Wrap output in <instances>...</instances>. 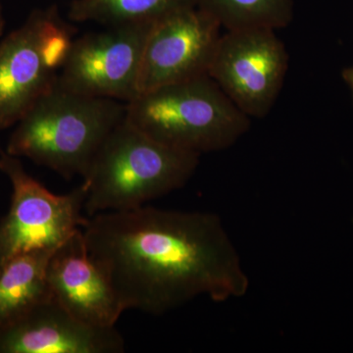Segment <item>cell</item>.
<instances>
[{
	"label": "cell",
	"instance_id": "13",
	"mask_svg": "<svg viewBox=\"0 0 353 353\" xmlns=\"http://www.w3.org/2000/svg\"><path fill=\"white\" fill-rule=\"evenodd\" d=\"M197 0H74L69 19L105 27L154 24L167 16L196 7Z\"/></svg>",
	"mask_w": 353,
	"mask_h": 353
},
{
	"label": "cell",
	"instance_id": "8",
	"mask_svg": "<svg viewBox=\"0 0 353 353\" xmlns=\"http://www.w3.org/2000/svg\"><path fill=\"white\" fill-rule=\"evenodd\" d=\"M275 32L226 31L209 69L208 75L250 119L266 117L284 85L289 54Z\"/></svg>",
	"mask_w": 353,
	"mask_h": 353
},
{
	"label": "cell",
	"instance_id": "2",
	"mask_svg": "<svg viewBox=\"0 0 353 353\" xmlns=\"http://www.w3.org/2000/svg\"><path fill=\"white\" fill-rule=\"evenodd\" d=\"M125 116L124 102L75 94L57 82L16 124L6 152L28 158L68 180L83 178Z\"/></svg>",
	"mask_w": 353,
	"mask_h": 353
},
{
	"label": "cell",
	"instance_id": "11",
	"mask_svg": "<svg viewBox=\"0 0 353 353\" xmlns=\"http://www.w3.org/2000/svg\"><path fill=\"white\" fill-rule=\"evenodd\" d=\"M48 283L52 299L85 324L116 327L125 312L108 279L88 255L83 228L51 255Z\"/></svg>",
	"mask_w": 353,
	"mask_h": 353
},
{
	"label": "cell",
	"instance_id": "3",
	"mask_svg": "<svg viewBox=\"0 0 353 353\" xmlns=\"http://www.w3.org/2000/svg\"><path fill=\"white\" fill-rule=\"evenodd\" d=\"M199 163V155L162 145L124 119L83 176L87 216L129 210L166 196L189 182Z\"/></svg>",
	"mask_w": 353,
	"mask_h": 353
},
{
	"label": "cell",
	"instance_id": "15",
	"mask_svg": "<svg viewBox=\"0 0 353 353\" xmlns=\"http://www.w3.org/2000/svg\"><path fill=\"white\" fill-rule=\"evenodd\" d=\"M343 78L345 82L347 83L350 90H352L353 97V66L348 67V68L343 70Z\"/></svg>",
	"mask_w": 353,
	"mask_h": 353
},
{
	"label": "cell",
	"instance_id": "7",
	"mask_svg": "<svg viewBox=\"0 0 353 353\" xmlns=\"http://www.w3.org/2000/svg\"><path fill=\"white\" fill-rule=\"evenodd\" d=\"M154 24L106 27L74 39L58 85L87 97L132 101L139 94L143 50Z\"/></svg>",
	"mask_w": 353,
	"mask_h": 353
},
{
	"label": "cell",
	"instance_id": "1",
	"mask_svg": "<svg viewBox=\"0 0 353 353\" xmlns=\"http://www.w3.org/2000/svg\"><path fill=\"white\" fill-rule=\"evenodd\" d=\"M90 259L125 311L162 315L199 296L241 299L250 278L219 216L139 206L88 217Z\"/></svg>",
	"mask_w": 353,
	"mask_h": 353
},
{
	"label": "cell",
	"instance_id": "5",
	"mask_svg": "<svg viewBox=\"0 0 353 353\" xmlns=\"http://www.w3.org/2000/svg\"><path fill=\"white\" fill-rule=\"evenodd\" d=\"M75 29L57 6L37 9L0 43V130L14 126L57 85Z\"/></svg>",
	"mask_w": 353,
	"mask_h": 353
},
{
	"label": "cell",
	"instance_id": "12",
	"mask_svg": "<svg viewBox=\"0 0 353 353\" xmlns=\"http://www.w3.org/2000/svg\"><path fill=\"white\" fill-rule=\"evenodd\" d=\"M55 250L23 253L0 268V329L52 299L48 265Z\"/></svg>",
	"mask_w": 353,
	"mask_h": 353
},
{
	"label": "cell",
	"instance_id": "10",
	"mask_svg": "<svg viewBox=\"0 0 353 353\" xmlns=\"http://www.w3.org/2000/svg\"><path fill=\"white\" fill-rule=\"evenodd\" d=\"M124 352L125 341L116 327L85 324L53 299L0 329V353Z\"/></svg>",
	"mask_w": 353,
	"mask_h": 353
},
{
	"label": "cell",
	"instance_id": "4",
	"mask_svg": "<svg viewBox=\"0 0 353 353\" xmlns=\"http://www.w3.org/2000/svg\"><path fill=\"white\" fill-rule=\"evenodd\" d=\"M125 119L158 143L199 157L231 148L250 128L209 75L141 92L126 103Z\"/></svg>",
	"mask_w": 353,
	"mask_h": 353
},
{
	"label": "cell",
	"instance_id": "14",
	"mask_svg": "<svg viewBox=\"0 0 353 353\" xmlns=\"http://www.w3.org/2000/svg\"><path fill=\"white\" fill-rule=\"evenodd\" d=\"M197 8L226 31L283 29L294 18V0H197Z\"/></svg>",
	"mask_w": 353,
	"mask_h": 353
},
{
	"label": "cell",
	"instance_id": "16",
	"mask_svg": "<svg viewBox=\"0 0 353 353\" xmlns=\"http://www.w3.org/2000/svg\"><path fill=\"white\" fill-rule=\"evenodd\" d=\"M4 27H6V20H4L1 4H0V36L3 34Z\"/></svg>",
	"mask_w": 353,
	"mask_h": 353
},
{
	"label": "cell",
	"instance_id": "9",
	"mask_svg": "<svg viewBox=\"0 0 353 353\" xmlns=\"http://www.w3.org/2000/svg\"><path fill=\"white\" fill-rule=\"evenodd\" d=\"M219 23L197 7L167 16L152 26L139 72V94L208 75Z\"/></svg>",
	"mask_w": 353,
	"mask_h": 353
},
{
	"label": "cell",
	"instance_id": "6",
	"mask_svg": "<svg viewBox=\"0 0 353 353\" xmlns=\"http://www.w3.org/2000/svg\"><path fill=\"white\" fill-rule=\"evenodd\" d=\"M0 171L12 188L10 208L0 221V268L23 253L57 250L85 226L82 185L53 194L25 170L20 158L6 152L0 153Z\"/></svg>",
	"mask_w": 353,
	"mask_h": 353
}]
</instances>
